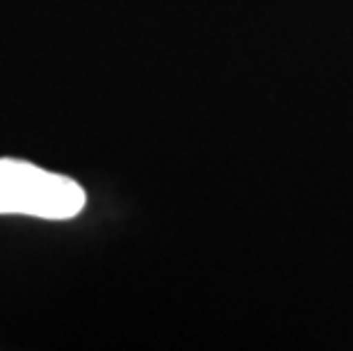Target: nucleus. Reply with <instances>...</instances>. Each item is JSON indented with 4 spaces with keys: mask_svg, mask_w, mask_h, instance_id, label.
<instances>
[{
    "mask_svg": "<svg viewBox=\"0 0 353 351\" xmlns=\"http://www.w3.org/2000/svg\"><path fill=\"white\" fill-rule=\"evenodd\" d=\"M87 194L69 176L32 162L0 158V214H26L62 221L82 212Z\"/></svg>",
    "mask_w": 353,
    "mask_h": 351,
    "instance_id": "f257e3e1",
    "label": "nucleus"
}]
</instances>
